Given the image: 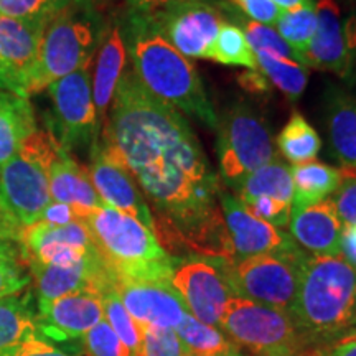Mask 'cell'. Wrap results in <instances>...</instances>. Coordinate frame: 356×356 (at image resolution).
<instances>
[{"instance_id":"obj_4","label":"cell","mask_w":356,"mask_h":356,"mask_svg":"<svg viewBox=\"0 0 356 356\" xmlns=\"http://www.w3.org/2000/svg\"><path fill=\"white\" fill-rule=\"evenodd\" d=\"M65 150L51 132L35 131L0 170V238L19 243L51 203L48 172Z\"/></svg>"},{"instance_id":"obj_21","label":"cell","mask_w":356,"mask_h":356,"mask_svg":"<svg viewBox=\"0 0 356 356\" xmlns=\"http://www.w3.org/2000/svg\"><path fill=\"white\" fill-rule=\"evenodd\" d=\"M127 48L121 30L111 29L102 40L96 58L95 78H92V101L96 108L97 126L108 121V111L113 104L115 89L119 86L126 66Z\"/></svg>"},{"instance_id":"obj_27","label":"cell","mask_w":356,"mask_h":356,"mask_svg":"<svg viewBox=\"0 0 356 356\" xmlns=\"http://www.w3.org/2000/svg\"><path fill=\"white\" fill-rule=\"evenodd\" d=\"M177 333L190 356H234L239 353L238 346L225 333L200 322L190 314L178 325Z\"/></svg>"},{"instance_id":"obj_13","label":"cell","mask_w":356,"mask_h":356,"mask_svg":"<svg viewBox=\"0 0 356 356\" xmlns=\"http://www.w3.org/2000/svg\"><path fill=\"white\" fill-rule=\"evenodd\" d=\"M218 200L233 248V261L266 254V252L287 251L297 246L291 236L284 231L252 216L244 208V204L222 186L218 193Z\"/></svg>"},{"instance_id":"obj_7","label":"cell","mask_w":356,"mask_h":356,"mask_svg":"<svg viewBox=\"0 0 356 356\" xmlns=\"http://www.w3.org/2000/svg\"><path fill=\"white\" fill-rule=\"evenodd\" d=\"M307 254L299 246L239 261L215 259L236 297L291 314Z\"/></svg>"},{"instance_id":"obj_48","label":"cell","mask_w":356,"mask_h":356,"mask_svg":"<svg viewBox=\"0 0 356 356\" xmlns=\"http://www.w3.org/2000/svg\"><path fill=\"white\" fill-rule=\"evenodd\" d=\"M22 251L19 243L0 238V264H20Z\"/></svg>"},{"instance_id":"obj_15","label":"cell","mask_w":356,"mask_h":356,"mask_svg":"<svg viewBox=\"0 0 356 356\" xmlns=\"http://www.w3.org/2000/svg\"><path fill=\"white\" fill-rule=\"evenodd\" d=\"M102 320V300L95 292H74L55 300L38 302L40 332L53 340L81 338Z\"/></svg>"},{"instance_id":"obj_22","label":"cell","mask_w":356,"mask_h":356,"mask_svg":"<svg viewBox=\"0 0 356 356\" xmlns=\"http://www.w3.org/2000/svg\"><path fill=\"white\" fill-rule=\"evenodd\" d=\"M327 131L333 155L341 170L356 168V97L343 89L330 88L327 92Z\"/></svg>"},{"instance_id":"obj_51","label":"cell","mask_w":356,"mask_h":356,"mask_svg":"<svg viewBox=\"0 0 356 356\" xmlns=\"http://www.w3.org/2000/svg\"><path fill=\"white\" fill-rule=\"evenodd\" d=\"M61 2H65L66 6H88L92 0H61Z\"/></svg>"},{"instance_id":"obj_19","label":"cell","mask_w":356,"mask_h":356,"mask_svg":"<svg viewBox=\"0 0 356 356\" xmlns=\"http://www.w3.org/2000/svg\"><path fill=\"white\" fill-rule=\"evenodd\" d=\"M48 22L13 19L0 13V61L6 65L24 92L26 78L37 61Z\"/></svg>"},{"instance_id":"obj_33","label":"cell","mask_w":356,"mask_h":356,"mask_svg":"<svg viewBox=\"0 0 356 356\" xmlns=\"http://www.w3.org/2000/svg\"><path fill=\"white\" fill-rule=\"evenodd\" d=\"M244 37H246L251 50L269 51L286 60H293L302 63L300 56L292 50V47L270 26L257 24V22H248L244 24Z\"/></svg>"},{"instance_id":"obj_18","label":"cell","mask_w":356,"mask_h":356,"mask_svg":"<svg viewBox=\"0 0 356 356\" xmlns=\"http://www.w3.org/2000/svg\"><path fill=\"white\" fill-rule=\"evenodd\" d=\"M315 13H317V32L304 53V65L332 71L345 79L348 71V51H346L340 7L335 0H318Z\"/></svg>"},{"instance_id":"obj_40","label":"cell","mask_w":356,"mask_h":356,"mask_svg":"<svg viewBox=\"0 0 356 356\" xmlns=\"http://www.w3.org/2000/svg\"><path fill=\"white\" fill-rule=\"evenodd\" d=\"M234 2L238 3L252 20L267 26L277 24L280 15L284 13L282 8L275 6L273 0H234Z\"/></svg>"},{"instance_id":"obj_24","label":"cell","mask_w":356,"mask_h":356,"mask_svg":"<svg viewBox=\"0 0 356 356\" xmlns=\"http://www.w3.org/2000/svg\"><path fill=\"white\" fill-rule=\"evenodd\" d=\"M293 181L292 208L310 207L335 193L341 184V172L320 162H305L291 168Z\"/></svg>"},{"instance_id":"obj_1","label":"cell","mask_w":356,"mask_h":356,"mask_svg":"<svg viewBox=\"0 0 356 356\" xmlns=\"http://www.w3.org/2000/svg\"><path fill=\"white\" fill-rule=\"evenodd\" d=\"M99 150L122 165L154 208V234L165 251L233 259L220 208L221 184L197 136L173 106L122 74Z\"/></svg>"},{"instance_id":"obj_34","label":"cell","mask_w":356,"mask_h":356,"mask_svg":"<svg viewBox=\"0 0 356 356\" xmlns=\"http://www.w3.org/2000/svg\"><path fill=\"white\" fill-rule=\"evenodd\" d=\"M81 348L86 356H132L106 320L84 333L81 337Z\"/></svg>"},{"instance_id":"obj_37","label":"cell","mask_w":356,"mask_h":356,"mask_svg":"<svg viewBox=\"0 0 356 356\" xmlns=\"http://www.w3.org/2000/svg\"><path fill=\"white\" fill-rule=\"evenodd\" d=\"M341 184L333 193L332 202L335 204L337 215L340 218L343 228L356 225V172L340 170Z\"/></svg>"},{"instance_id":"obj_25","label":"cell","mask_w":356,"mask_h":356,"mask_svg":"<svg viewBox=\"0 0 356 356\" xmlns=\"http://www.w3.org/2000/svg\"><path fill=\"white\" fill-rule=\"evenodd\" d=\"M234 191L238 193L236 198L241 203H248L257 197H270L292 204L293 181L291 167L275 159L249 173Z\"/></svg>"},{"instance_id":"obj_11","label":"cell","mask_w":356,"mask_h":356,"mask_svg":"<svg viewBox=\"0 0 356 356\" xmlns=\"http://www.w3.org/2000/svg\"><path fill=\"white\" fill-rule=\"evenodd\" d=\"M172 287L190 315L211 327H220L222 310L233 293L215 259H175Z\"/></svg>"},{"instance_id":"obj_29","label":"cell","mask_w":356,"mask_h":356,"mask_svg":"<svg viewBox=\"0 0 356 356\" xmlns=\"http://www.w3.org/2000/svg\"><path fill=\"white\" fill-rule=\"evenodd\" d=\"M279 150L293 165L312 162L317 157L322 140L317 131L300 114H293L277 137Z\"/></svg>"},{"instance_id":"obj_36","label":"cell","mask_w":356,"mask_h":356,"mask_svg":"<svg viewBox=\"0 0 356 356\" xmlns=\"http://www.w3.org/2000/svg\"><path fill=\"white\" fill-rule=\"evenodd\" d=\"M70 7L61 0H0V13L22 20H44L48 22Z\"/></svg>"},{"instance_id":"obj_50","label":"cell","mask_w":356,"mask_h":356,"mask_svg":"<svg viewBox=\"0 0 356 356\" xmlns=\"http://www.w3.org/2000/svg\"><path fill=\"white\" fill-rule=\"evenodd\" d=\"M273 2L279 8H282V10H292V8L304 6V3L310 2V0H273Z\"/></svg>"},{"instance_id":"obj_14","label":"cell","mask_w":356,"mask_h":356,"mask_svg":"<svg viewBox=\"0 0 356 356\" xmlns=\"http://www.w3.org/2000/svg\"><path fill=\"white\" fill-rule=\"evenodd\" d=\"M115 280V279H114ZM114 289L119 299L140 328H173L188 314L184 300L172 287L163 282L140 280H115Z\"/></svg>"},{"instance_id":"obj_28","label":"cell","mask_w":356,"mask_h":356,"mask_svg":"<svg viewBox=\"0 0 356 356\" xmlns=\"http://www.w3.org/2000/svg\"><path fill=\"white\" fill-rule=\"evenodd\" d=\"M254 55L257 66L262 70L264 76L269 78L270 83L275 84L292 102L299 99L309 81L307 66L269 51H256Z\"/></svg>"},{"instance_id":"obj_20","label":"cell","mask_w":356,"mask_h":356,"mask_svg":"<svg viewBox=\"0 0 356 356\" xmlns=\"http://www.w3.org/2000/svg\"><path fill=\"white\" fill-rule=\"evenodd\" d=\"M48 186L51 202L73 207L79 221H84V218L97 208L106 207L92 185L88 168L79 165L66 150H61L51 163L48 172Z\"/></svg>"},{"instance_id":"obj_9","label":"cell","mask_w":356,"mask_h":356,"mask_svg":"<svg viewBox=\"0 0 356 356\" xmlns=\"http://www.w3.org/2000/svg\"><path fill=\"white\" fill-rule=\"evenodd\" d=\"M216 129L221 177L233 190L249 173L275 160L269 129L246 102H236L226 109Z\"/></svg>"},{"instance_id":"obj_44","label":"cell","mask_w":356,"mask_h":356,"mask_svg":"<svg viewBox=\"0 0 356 356\" xmlns=\"http://www.w3.org/2000/svg\"><path fill=\"white\" fill-rule=\"evenodd\" d=\"M315 356H356V330L346 333L332 343L318 346Z\"/></svg>"},{"instance_id":"obj_39","label":"cell","mask_w":356,"mask_h":356,"mask_svg":"<svg viewBox=\"0 0 356 356\" xmlns=\"http://www.w3.org/2000/svg\"><path fill=\"white\" fill-rule=\"evenodd\" d=\"M30 282L32 277L24 273L20 264H0V299L17 296Z\"/></svg>"},{"instance_id":"obj_17","label":"cell","mask_w":356,"mask_h":356,"mask_svg":"<svg viewBox=\"0 0 356 356\" xmlns=\"http://www.w3.org/2000/svg\"><path fill=\"white\" fill-rule=\"evenodd\" d=\"M289 226L293 239L314 256L341 254L343 225L332 200L327 198L310 207L292 208Z\"/></svg>"},{"instance_id":"obj_23","label":"cell","mask_w":356,"mask_h":356,"mask_svg":"<svg viewBox=\"0 0 356 356\" xmlns=\"http://www.w3.org/2000/svg\"><path fill=\"white\" fill-rule=\"evenodd\" d=\"M35 131L37 124L30 101L0 89V170Z\"/></svg>"},{"instance_id":"obj_52","label":"cell","mask_w":356,"mask_h":356,"mask_svg":"<svg viewBox=\"0 0 356 356\" xmlns=\"http://www.w3.org/2000/svg\"><path fill=\"white\" fill-rule=\"evenodd\" d=\"M234 356H244V355L241 353V351H239V353H238V355H234Z\"/></svg>"},{"instance_id":"obj_6","label":"cell","mask_w":356,"mask_h":356,"mask_svg":"<svg viewBox=\"0 0 356 356\" xmlns=\"http://www.w3.org/2000/svg\"><path fill=\"white\" fill-rule=\"evenodd\" d=\"M96 40V22L86 6H70L58 12L44 26L37 61L25 83L26 96L91 63Z\"/></svg>"},{"instance_id":"obj_43","label":"cell","mask_w":356,"mask_h":356,"mask_svg":"<svg viewBox=\"0 0 356 356\" xmlns=\"http://www.w3.org/2000/svg\"><path fill=\"white\" fill-rule=\"evenodd\" d=\"M38 221L48 222V225H55V226H65L79 220L73 207H70V204L66 203L51 202L47 208H44V211L42 213V216H40Z\"/></svg>"},{"instance_id":"obj_41","label":"cell","mask_w":356,"mask_h":356,"mask_svg":"<svg viewBox=\"0 0 356 356\" xmlns=\"http://www.w3.org/2000/svg\"><path fill=\"white\" fill-rule=\"evenodd\" d=\"M0 356H73L58 350L40 337H30L22 343L0 351Z\"/></svg>"},{"instance_id":"obj_10","label":"cell","mask_w":356,"mask_h":356,"mask_svg":"<svg viewBox=\"0 0 356 356\" xmlns=\"http://www.w3.org/2000/svg\"><path fill=\"white\" fill-rule=\"evenodd\" d=\"M47 89L53 104V122L48 132L53 134L66 152L96 140L99 126L92 101L91 63L51 83Z\"/></svg>"},{"instance_id":"obj_42","label":"cell","mask_w":356,"mask_h":356,"mask_svg":"<svg viewBox=\"0 0 356 356\" xmlns=\"http://www.w3.org/2000/svg\"><path fill=\"white\" fill-rule=\"evenodd\" d=\"M343 33L346 51H348V71H346L345 81L356 95V12L343 24Z\"/></svg>"},{"instance_id":"obj_3","label":"cell","mask_w":356,"mask_h":356,"mask_svg":"<svg viewBox=\"0 0 356 356\" xmlns=\"http://www.w3.org/2000/svg\"><path fill=\"white\" fill-rule=\"evenodd\" d=\"M289 315L305 345H328L356 330V267L341 254L307 256Z\"/></svg>"},{"instance_id":"obj_35","label":"cell","mask_w":356,"mask_h":356,"mask_svg":"<svg viewBox=\"0 0 356 356\" xmlns=\"http://www.w3.org/2000/svg\"><path fill=\"white\" fill-rule=\"evenodd\" d=\"M136 356H190L173 328H144Z\"/></svg>"},{"instance_id":"obj_16","label":"cell","mask_w":356,"mask_h":356,"mask_svg":"<svg viewBox=\"0 0 356 356\" xmlns=\"http://www.w3.org/2000/svg\"><path fill=\"white\" fill-rule=\"evenodd\" d=\"M88 170L102 202L114 210L136 218L154 231L152 210L142 197L136 180L122 165L106 157L97 144L95 145L91 165Z\"/></svg>"},{"instance_id":"obj_26","label":"cell","mask_w":356,"mask_h":356,"mask_svg":"<svg viewBox=\"0 0 356 356\" xmlns=\"http://www.w3.org/2000/svg\"><path fill=\"white\" fill-rule=\"evenodd\" d=\"M30 299V293L0 299V351L30 337H40L38 315H35Z\"/></svg>"},{"instance_id":"obj_32","label":"cell","mask_w":356,"mask_h":356,"mask_svg":"<svg viewBox=\"0 0 356 356\" xmlns=\"http://www.w3.org/2000/svg\"><path fill=\"white\" fill-rule=\"evenodd\" d=\"M102 309H104L106 322L111 325V328L115 332V335L122 340V343L127 346L132 356H136L139 351L142 341V328L140 325L132 318L126 307L119 299L115 289H109L101 296Z\"/></svg>"},{"instance_id":"obj_46","label":"cell","mask_w":356,"mask_h":356,"mask_svg":"<svg viewBox=\"0 0 356 356\" xmlns=\"http://www.w3.org/2000/svg\"><path fill=\"white\" fill-rule=\"evenodd\" d=\"M239 83L244 89L251 92H267L269 91V81L259 70H251L246 73H241V76L238 78Z\"/></svg>"},{"instance_id":"obj_31","label":"cell","mask_w":356,"mask_h":356,"mask_svg":"<svg viewBox=\"0 0 356 356\" xmlns=\"http://www.w3.org/2000/svg\"><path fill=\"white\" fill-rule=\"evenodd\" d=\"M210 60L221 65L246 66L249 70H257L256 55L249 47L241 26L233 24H222L220 33L210 51Z\"/></svg>"},{"instance_id":"obj_12","label":"cell","mask_w":356,"mask_h":356,"mask_svg":"<svg viewBox=\"0 0 356 356\" xmlns=\"http://www.w3.org/2000/svg\"><path fill=\"white\" fill-rule=\"evenodd\" d=\"M149 17H152L160 32L178 53L191 58H210L222 25L220 13L200 2L180 3Z\"/></svg>"},{"instance_id":"obj_8","label":"cell","mask_w":356,"mask_h":356,"mask_svg":"<svg viewBox=\"0 0 356 356\" xmlns=\"http://www.w3.org/2000/svg\"><path fill=\"white\" fill-rule=\"evenodd\" d=\"M220 328L238 348L252 356H302L307 346L287 312L243 297H229Z\"/></svg>"},{"instance_id":"obj_49","label":"cell","mask_w":356,"mask_h":356,"mask_svg":"<svg viewBox=\"0 0 356 356\" xmlns=\"http://www.w3.org/2000/svg\"><path fill=\"white\" fill-rule=\"evenodd\" d=\"M0 89H3V91H10L17 96L26 97L25 92L22 91V88L19 86V83H17L15 78L8 73V70L6 68V65H3L2 61H0ZM26 99H29V97H26Z\"/></svg>"},{"instance_id":"obj_38","label":"cell","mask_w":356,"mask_h":356,"mask_svg":"<svg viewBox=\"0 0 356 356\" xmlns=\"http://www.w3.org/2000/svg\"><path fill=\"white\" fill-rule=\"evenodd\" d=\"M243 204L252 216L269 222V225L275 226V228H286L289 225V220H291L292 204L280 202L277 198L257 197Z\"/></svg>"},{"instance_id":"obj_30","label":"cell","mask_w":356,"mask_h":356,"mask_svg":"<svg viewBox=\"0 0 356 356\" xmlns=\"http://www.w3.org/2000/svg\"><path fill=\"white\" fill-rule=\"evenodd\" d=\"M275 25H277L280 37L291 44L304 65V53L317 32V13H315V6L312 0L292 10H284Z\"/></svg>"},{"instance_id":"obj_47","label":"cell","mask_w":356,"mask_h":356,"mask_svg":"<svg viewBox=\"0 0 356 356\" xmlns=\"http://www.w3.org/2000/svg\"><path fill=\"white\" fill-rule=\"evenodd\" d=\"M340 252L351 266L356 267V225L343 228Z\"/></svg>"},{"instance_id":"obj_5","label":"cell","mask_w":356,"mask_h":356,"mask_svg":"<svg viewBox=\"0 0 356 356\" xmlns=\"http://www.w3.org/2000/svg\"><path fill=\"white\" fill-rule=\"evenodd\" d=\"M83 222L115 280L172 284L175 259L139 220L106 204L89 213Z\"/></svg>"},{"instance_id":"obj_2","label":"cell","mask_w":356,"mask_h":356,"mask_svg":"<svg viewBox=\"0 0 356 356\" xmlns=\"http://www.w3.org/2000/svg\"><path fill=\"white\" fill-rule=\"evenodd\" d=\"M126 48L132 60L134 76L150 95L198 119L207 127L216 129L218 118L197 70L163 37L152 17L136 13Z\"/></svg>"},{"instance_id":"obj_45","label":"cell","mask_w":356,"mask_h":356,"mask_svg":"<svg viewBox=\"0 0 356 356\" xmlns=\"http://www.w3.org/2000/svg\"><path fill=\"white\" fill-rule=\"evenodd\" d=\"M129 2L140 15H157V13L165 12L180 3L202 2V0H129Z\"/></svg>"}]
</instances>
